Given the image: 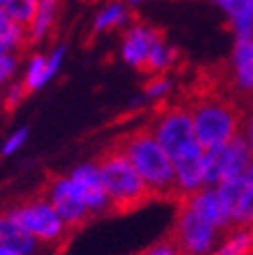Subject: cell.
Segmentation results:
<instances>
[{
    "instance_id": "6da1fadb",
    "label": "cell",
    "mask_w": 253,
    "mask_h": 255,
    "mask_svg": "<svg viewBox=\"0 0 253 255\" xmlns=\"http://www.w3.org/2000/svg\"><path fill=\"white\" fill-rule=\"evenodd\" d=\"M112 141L133 162V166L143 176V181L147 183L156 201H166L179 206L185 199L179 178H176L174 162L166 154V149L158 143V139L147 123L119 135Z\"/></svg>"
},
{
    "instance_id": "7a4b0ae2",
    "label": "cell",
    "mask_w": 253,
    "mask_h": 255,
    "mask_svg": "<svg viewBox=\"0 0 253 255\" xmlns=\"http://www.w3.org/2000/svg\"><path fill=\"white\" fill-rule=\"evenodd\" d=\"M112 203V216H125L156 201L143 176L137 172L125 151L110 141L94 160Z\"/></svg>"
},
{
    "instance_id": "3957f363",
    "label": "cell",
    "mask_w": 253,
    "mask_h": 255,
    "mask_svg": "<svg viewBox=\"0 0 253 255\" xmlns=\"http://www.w3.org/2000/svg\"><path fill=\"white\" fill-rule=\"evenodd\" d=\"M187 106L193 117L197 141L204 149L226 145L243 131L245 112L233 98L218 89H201Z\"/></svg>"
},
{
    "instance_id": "277c9868",
    "label": "cell",
    "mask_w": 253,
    "mask_h": 255,
    "mask_svg": "<svg viewBox=\"0 0 253 255\" xmlns=\"http://www.w3.org/2000/svg\"><path fill=\"white\" fill-rule=\"evenodd\" d=\"M8 214L23 228H27L33 237H37L40 241L50 243V245L67 247L71 237L75 235L73 231H69L65 220L60 218L54 206L50 203L44 189L37 191L35 195H29L25 201H21L17 208H10Z\"/></svg>"
},
{
    "instance_id": "5b68a950",
    "label": "cell",
    "mask_w": 253,
    "mask_h": 255,
    "mask_svg": "<svg viewBox=\"0 0 253 255\" xmlns=\"http://www.w3.org/2000/svg\"><path fill=\"white\" fill-rule=\"evenodd\" d=\"M149 129L154 131L158 143L166 149V154L172 158H181L185 151L199 145L195 135V125L191 110L187 104H174V106H162L158 108L154 121H149Z\"/></svg>"
},
{
    "instance_id": "8992f818",
    "label": "cell",
    "mask_w": 253,
    "mask_h": 255,
    "mask_svg": "<svg viewBox=\"0 0 253 255\" xmlns=\"http://www.w3.org/2000/svg\"><path fill=\"white\" fill-rule=\"evenodd\" d=\"M218 233V228L201 218L187 201H181L176 206V216L168 237L183 251V255H204L214 245Z\"/></svg>"
},
{
    "instance_id": "52a82bcc",
    "label": "cell",
    "mask_w": 253,
    "mask_h": 255,
    "mask_svg": "<svg viewBox=\"0 0 253 255\" xmlns=\"http://www.w3.org/2000/svg\"><path fill=\"white\" fill-rule=\"evenodd\" d=\"M42 189L46 197L50 199V203L54 206V210L58 212V216L69 226V231L77 233L87 222H92L96 218V214L85 203L83 193L75 185L73 178L52 174V176H48V185Z\"/></svg>"
},
{
    "instance_id": "ba28073f",
    "label": "cell",
    "mask_w": 253,
    "mask_h": 255,
    "mask_svg": "<svg viewBox=\"0 0 253 255\" xmlns=\"http://www.w3.org/2000/svg\"><path fill=\"white\" fill-rule=\"evenodd\" d=\"M216 189L235 233L253 222V189L245 181V176L226 178Z\"/></svg>"
},
{
    "instance_id": "9c48e42d",
    "label": "cell",
    "mask_w": 253,
    "mask_h": 255,
    "mask_svg": "<svg viewBox=\"0 0 253 255\" xmlns=\"http://www.w3.org/2000/svg\"><path fill=\"white\" fill-rule=\"evenodd\" d=\"M0 247H6L12 251H19L23 255H60L67 247L44 243L37 237H33L27 228H23L8 210L0 212Z\"/></svg>"
},
{
    "instance_id": "30bf717a",
    "label": "cell",
    "mask_w": 253,
    "mask_h": 255,
    "mask_svg": "<svg viewBox=\"0 0 253 255\" xmlns=\"http://www.w3.org/2000/svg\"><path fill=\"white\" fill-rule=\"evenodd\" d=\"M158 40H162V33L158 29L149 27L145 23L131 25V27L125 31V37H123V48H121L123 60L126 65H131L133 69L143 73L149 52Z\"/></svg>"
},
{
    "instance_id": "8fae6325",
    "label": "cell",
    "mask_w": 253,
    "mask_h": 255,
    "mask_svg": "<svg viewBox=\"0 0 253 255\" xmlns=\"http://www.w3.org/2000/svg\"><path fill=\"white\" fill-rule=\"evenodd\" d=\"M71 178L75 181V185L79 187V191L83 193L85 203L90 206V210L96 216H112L110 197L106 193L104 183H102V178H100V172H98L94 162L83 164V166L75 168Z\"/></svg>"
},
{
    "instance_id": "7c38bea8",
    "label": "cell",
    "mask_w": 253,
    "mask_h": 255,
    "mask_svg": "<svg viewBox=\"0 0 253 255\" xmlns=\"http://www.w3.org/2000/svg\"><path fill=\"white\" fill-rule=\"evenodd\" d=\"M229 83L235 94L247 98L253 96V35L235 42L229 65Z\"/></svg>"
},
{
    "instance_id": "4fadbf2b",
    "label": "cell",
    "mask_w": 253,
    "mask_h": 255,
    "mask_svg": "<svg viewBox=\"0 0 253 255\" xmlns=\"http://www.w3.org/2000/svg\"><path fill=\"white\" fill-rule=\"evenodd\" d=\"M183 201H187L204 220H208L210 224L216 226L222 235L235 233V228L229 220V216H226V210L222 206V199L218 195L216 187H204V189L195 191V193L187 195Z\"/></svg>"
},
{
    "instance_id": "5bb4252c",
    "label": "cell",
    "mask_w": 253,
    "mask_h": 255,
    "mask_svg": "<svg viewBox=\"0 0 253 255\" xmlns=\"http://www.w3.org/2000/svg\"><path fill=\"white\" fill-rule=\"evenodd\" d=\"M27 44H31L29 31L21 27L6 10H0V52L17 56V52L27 48Z\"/></svg>"
},
{
    "instance_id": "9a60e30c",
    "label": "cell",
    "mask_w": 253,
    "mask_h": 255,
    "mask_svg": "<svg viewBox=\"0 0 253 255\" xmlns=\"http://www.w3.org/2000/svg\"><path fill=\"white\" fill-rule=\"evenodd\" d=\"M56 15H58V0H40L33 25L29 29V42L31 44L42 42L44 37L50 33V29L54 27Z\"/></svg>"
},
{
    "instance_id": "2e32d148",
    "label": "cell",
    "mask_w": 253,
    "mask_h": 255,
    "mask_svg": "<svg viewBox=\"0 0 253 255\" xmlns=\"http://www.w3.org/2000/svg\"><path fill=\"white\" fill-rule=\"evenodd\" d=\"M126 19H129L126 4L125 2H112V4H108L106 8H102L98 12V17L94 21V31L102 33V31H108V29L121 27V25L126 23Z\"/></svg>"
},
{
    "instance_id": "e0dca14e",
    "label": "cell",
    "mask_w": 253,
    "mask_h": 255,
    "mask_svg": "<svg viewBox=\"0 0 253 255\" xmlns=\"http://www.w3.org/2000/svg\"><path fill=\"white\" fill-rule=\"evenodd\" d=\"M50 79H52V75H50V69H48V56H42V54L33 56L27 73H25V79H23L25 92L27 94L37 92V89L44 87Z\"/></svg>"
},
{
    "instance_id": "ac0fdd59",
    "label": "cell",
    "mask_w": 253,
    "mask_h": 255,
    "mask_svg": "<svg viewBox=\"0 0 253 255\" xmlns=\"http://www.w3.org/2000/svg\"><path fill=\"white\" fill-rule=\"evenodd\" d=\"M37 4H40V0H8L4 10L21 27L29 31L33 25V19H35V12H37Z\"/></svg>"
},
{
    "instance_id": "d6986e66",
    "label": "cell",
    "mask_w": 253,
    "mask_h": 255,
    "mask_svg": "<svg viewBox=\"0 0 253 255\" xmlns=\"http://www.w3.org/2000/svg\"><path fill=\"white\" fill-rule=\"evenodd\" d=\"M27 96H29V94L25 92L23 81H19V83H15V85H10V89L6 92V96L2 98V108H4V112L17 110V106H19Z\"/></svg>"
},
{
    "instance_id": "ffe728a7",
    "label": "cell",
    "mask_w": 253,
    "mask_h": 255,
    "mask_svg": "<svg viewBox=\"0 0 253 255\" xmlns=\"http://www.w3.org/2000/svg\"><path fill=\"white\" fill-rule=\"evenodd\" d=\"M172 87V81L166 77V75H154L151 81L145 85V98H162L164 94H168Z\"/></svg>"
},
{
    "instance_id": "44dd1931",
    "label": "cell",
    "mask_w": 253,
    "mask_h": 255,
    "mask_svg": "<svg viewBox=\"0 0 253 255\" xmlns=\"http://www.w3.org/2000/svg\"><path fill=\"white\" fill-rule=\"evenodd\" d=\"M139 255H183V251L176 247V243L166 235V237L160 241V243L151 245L149 249H145L143 253H139Z\"/></svg>"
},
{
    "instance_id": "7402d4cb",
    "label": "cell",
    "mask_w": 253,
    "mask_h": 255,
    "mask_svg": "<svg viewBox=\"0 0 253 255\" xmlns=\"http://www.w3.org/2000/svg\"><path fill=\"white\" fill-rule=\"evenodd\" d=\"M17 56L15 54H4L0 52V85L6 83L17 71Z\"/></svg>"
},
{
    "instance_id": "603a6c76",
    "label": "cell",
    "mask_w": 253,
    "mask_h": 255,
    "mask_svg": "<svg viewBox=\"0 0 253 255\" xmlns=\"http://www.w3.org/2000/svg\"><path fill=\"white\" fill-rule=\"evenodd\" d=\"M25 137H27V129H19L17 133H12L10 139H8V141L4 143V147H2V156H10L12 151H17L25 143Z\"/></svg>"
},
{
    "instance_id": "cb8c5ba5",
    "label": "cell",
    "mask_w": 253,
    "mask_h": 255,
    "mask_svg": "<svg viewBox=\"0 0 253 255\" xmlns=\"http://www.w3.org/2000/svg\"><path fill=\"white\" fill-rule=\"evenodd\" d=\"M243 133L247 137V141H249V147L253 151V110H249L245 114V123H243Z\"/></svg>"
},
{
    "instance_id": "d4e9b609",
    "label": "cell",
    "mask_w": 253,
    "mask_h": 255,
    "mask_svg": "<svg viewBox=\"0 0 253 255\" xmlns=\"http://www.w3.org/2000/svg\"><path fill=\"white\" fill-rule=\"evenodd\" d=\"M243 176H245V181H247V183L251 185V189H253V162L249 164V168L245 170V174H243Z\"/></svg>"
},
{
    "instance_id": "484cf974",
    "label": "cell",
    "mask_w": 253,
    "mask_h": 255,
    "mask_svg": "<svg viewBox=\"0 0 253 255\" xmlns=\"http://www.w3.org/2000/svg\"><path fill=\"white\" fill-rule=\"evenodd\" d=\"M151 0H126V4L129 6H141V4H147Z\"/></svg>"
},
{
    "instance_id": "4316f807",
    "label": "cell",
    "mask_w": 253,
    "mask_h": 255,
    "mask_svg": "<svg viewBox=\"0 0 253 255\" xmlns=\"http://www.w3.org/2000/svg\"><path fill=\"white\" fill-rule=\"evenodd\" d=\"M0 255H23V253L12 251V249H6V247H0Z\"/></svg>"
},
{
    "instance_id": "83f0119b",
    "label": "cell",
    "mask_w": 253,
    "mask_h": 255,
    "mask_svg": "<svg viewBox=\"0 0 253 255\" xmlns=\"http://www.w3.org/2000/svg\"><path fill=\"white\" fill-rule=\"evenodd\" d=\"M243 2H245V8L249 10V15L253 17V0H243Z\"/></svg>"
},
{
    "instance_id": "f1b7e54d",
    "label": "cell",
    "mask_w": 253,
    "mask_h": 255,
    "mask_svg": "<svg viewBox=\"0 0 253 255\" xmlns=\"http://www.w3.org/2000/svg\"><path fill=\"white\" fill-rule=\"evenodd\" d=\"M6 2H8V0H0V10H4V8H6Z\"/></svg>"
},
{
    "instance_id": "f546056e",
    "label": "cell",
    "mask_w": 253,
    "mask_h": 255,
    "mask_svg": "<svg viewBox=\"0 0 253 255\" xmlns=\"http://www.w3.org/2000/svg\"><path fill=\"white\" fill-rule=\"evenodd\" d=\"M249 108H251V110H253V96H251V98H249Z\"/></svg>"
},
{
    "instance_id": "4dcf8cb0",
    "label": "cell",
    "mask_w": 253,
    "mask_h": 255,
    "mask_svg": "<svg viewBox=\"0 0 253 255\" xmlns=\"http://www.w3.org/2000/svg\"><path fill=\"white\" fill-rule=\"evenodd\" d=\"M249 255H253V247H251V251H249Z\"/></svg>"
},
{
    "instance_id": "1f68e13d",
    "label": "cell",
    "mask_w": 253,
    "mask_h": 255,
    "mask_svg": "<svg viewBox=\"0 0 253 255\" xmlns=\"http://www.w3.org/2000/svg\"><path fill=\"white\" fill-rule=\"evenodd\" d=\"M212 2H218V0H212Z\"/></svg>"
}]
</instances>
